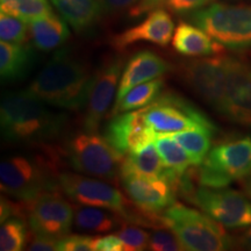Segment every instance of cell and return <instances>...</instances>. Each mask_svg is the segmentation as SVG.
<instances>
[{"label":"cell","mask_w":251,"mask_h":251,"mask_svg":"<svg viewBox=\"0 0 251 251\" xmlns=\"http://www.w3.org/2000/svg\"><path fill=\"white\" fill-rule=\"evenodd\" d=\"M65 118L27 90L6 93L0 106L2 136L18 143H42L56 139Z\"/></svg>","instance_id":"6da1fadb"},{"label":"cell","mask_w":251,"mask_h":251,"mask_svg":"<svg viewBox=\"0 0 251 251\" xmlns=\"http://www.w3.org/2000/svg\"><path fill=\"white\" fill-rule=\"evenodd\" d=\"M94 72L62 51L56 54L27 87L28 92L58 108L79 111L86 106Z\"/></svg>","instance_id":"7a4b0ae2"},{"label":"cell","mask_w":251,"mask_h":251,"mask_svg":"<svg viewBox=\"0 0 251 251\" xmlns=\"http://www.w3.org/2000/svg\"><path fill=\"white\" fill-rule=\"evenodd\" d=\"M163 225L179 238L185 250L222 251L231 249L234 240L225 227L206 213L175 202L163 212Z\"/></svg>","instance_id":"3957f363"},{"label":"cell","mask_w":251,"mask_h":251,"mask_svg":"<svg viewBox=\"0 0 251 251\" xmlns=\"http://www.w3.org/2000/svg\"><path fill=\"white\" fill-rule=\"evenodd\" d=\"M251 174V136L233 137L212 147L203 162L198 166L200 185L226 187L242 180Z\"/></svg>","instance_id":"277c9868"},{"label":"cell","mask_w":251,"mask_h":251,"mask_svg":"<svg viewBox=\"0 0 251 251\" xmlns=\"http://www.w3.org/2000/svg\"><path fill=\"white\" fill-rule=\"evenodd\" d=\"M188 19L225 48L251 47V6L211 4L192 12Z\"/></svg>","instance_id":"5b68a950"},{"label":"cell","mask_w":251,"mask_h":251,"mask_svg":"<svg viewBox=\"0 0 251 251\" xmlns=\"http://www.w3.org/2000/svg\"><path fill=\"white\" fill-rule=\"evenodd\" d=\"M65 155L74 170L103 180L118 179L125 158L105 137L85 129L70 137Z\"/></svg>","instance_id":"8992f818"},{"label":"cell","mask_w":251,"mask_h":251,"mask_svg":"<svg viewBox=\"0 0 251 251\" xmlns=\"http://www.w3.org/2000/svg\"><path fill=\"white\" fill-rule=\"evenodd\" d=\"M185 198L225 228L241 229L251 226V199L246 193L200 185L193 187Z\"/></svg>","instance_id":"52a82bcc"},{"label":"cell","mask_w":251,"mask_h":251,"mask_svg":"<svg viewBox=\"0 0 251 251\" xmlns=\"http://www.w3.org/2000/svg\"><path fill=\"white\" fill-rule=\"evenodd\" d=\"M146 119L157 135L175 134L201 127L216 130L215 125L205 113L172 93L159 96L146 106Z\"/></svg>","instance_id":"ba28073f"},{"label":"cell","mask_w":251,"mask_h":251,"mask_svg":"<svg viewBox=\"0 0 251 251\" xmlns=\"http://www.w3.org/2000/svg\"><path fill=\"white\" fill-rule=\"evenodd\" d=\"M230 59L224 54L206 56L191 59L181 68L185 83L218 113L224 101Z\"/></svg>","instance_id":"9c48e42d"},{"label":"cell","mask_w":251,"mask_h":251,"mask_svg":"<svg viewBox=\"0 0 251 251\" xmlns=\"http://www.w3.org/2000/svg\"><path fill=\"white\" fill-rule=\"evenodd\" d=\"M0 187L4 193L21 202H31L47 191H52L55 183L40 163L25 156H12L0 164Z\"/></svg>","instance_id":"30bf717a"},{"label":"cell","mask_w":251,"mask_h":251,"mask_svg":"<svg viewBox=\"0 0 251 251\" xmlns=\"http://www.w3.org/2000/svg\"><path fill=\"white\" fill-rule=\"evenodd\" d=\"M57 183L62 192L78 205L109 209L125 220L131 218L127 198L105 181L72 172H62L58 175Z\"/></svg>","instance_id":"8fae6325"},{"label":"cell","mask_w":251,"mask_h":251,"mask_svg":"<svg viewBox=\"0 0 251 251\" xmlns=\"http://www.w3.org/2000/svg\"><path fill=\"white\" fill-rule=\"evenodd\" d=\"M30 231L59 241L69 235L75 218V208L57 192L47 191L28 203Z\"/></svg>","instance_id":"7c38bea8"},{"label":"cell","mask_w":251,"mask_h":251,"mask_svg":"<svg viewBox=\"0 0 251 251\" xmlns=\"http://www.w3.org/2000/svg\"><path fill=\"white\" fill-rule=\"evenodd\" d=\"M124 68V61L121 58H114L103 63L94 72L89 100L85 106L83 125L85 130L98 131L100 124L111 108L113 100L117 98V89Z\"/></svg>","instance_id":"4fadbf2b"},{"label":"cell","mask_w":251,"mask_h":251,"mask_svg":"<svg viewBox=\"0 0 251 251\" xmlns=\"http://www.w3.org/2000/svg\"><path fill=\"white\" fill-rule=\"evenodd\" d=\"M220 114L242 127L251 128V63L231 57Z\"/></svg>","instance_id":"5bb4252c"},{"label":"cell","mask_w":251,"mask_h":251,"mask_svg":"<svg viewBox=\"0 0 251 251\" xmlns=\"http://www.w3.org/2000/svg\"><path fill=\"white\" fill-rule=\"evenodd\" d=\"M156 136L146 119V107L112 117L103 134L113 148L125 156L152 143Z\"/></svg>","instance_id":"9a60e30c"},{"label":"cell","mask_w":251,"mask_h":251,"mask_svg":"<svg viewBox=\"0 0 251 251\" xmlns=\"http://www.w3.org/2000/svg\"><path fill=\"white\" fill-rule=\"evenodd\" d=\"M120 179L128 199L141 211L158 213L176 202L177 188L166 177L125 175Z\"/></svg>","instance_id":"2e32d148"},{"label":"cell","mask_w":251,"mask_h":251,"mask_svg":"<svg viewBox=\"0 0 251 251\" xmlns=\"http://www.w3.org/2000/svg\"><path fill=\"white\" fill-rule=\"evenodd\" d=\"M174 33L175 24L171 15L165 9L157 8L149 12L141 24L113 36L111 45L119 51L139 42H150L165 47L171 42Z\"/></svg>","instance_id":"e0dca14e"},{"label":"cell","mask_w":251,"mask_h":251,"mask_svg":"<svg viewBox=\"0 0 251 251\" xmlns=\"http://www.w3.org/2000/svg\"><path fill=\"white\" fill-rule=\"evenodd\" d=\"M171 70L170 63L149 50L133 55L122 71L115 102L119 101L133 87L162 77Z\"/></svg>","instance_id":"ac0fdd59"},{"label":"cell","mask_w":251,"mask_h":251,"mask_svg":"<svg viewBox=\"0 0 251 251\" xmlns=\"http://www.w3.org/2000/svg\"><path fill=\"white\" fill-rule=\"evenodd\" d=\"M172 47L187 57H206L224 54L225 47L197 25L180 21L176 27Z\"/></svg>","instance_id":"d6986e66"},{"label":"cell","mask_w":251,"mask_h":251,"mask_svg":"<svg viewBox=\"0 0 251 251\" xmlns=\"http://www.w3.org/2000/svg\"><path fill=\"white\" fill-rule=\"evenodd\" d=\"M29 34L36 49L41 51H51L69 39L70 29L64 18L50 13L30 21Z\"/></svg>","instance_id":"ffe728a7"},{"label":"cell","mask_w":251,"mask_h":251,"mask_svg":"<svg viewBox=\"0 0 251 251\" xmlns=\"http://www.w3.org/2000/svg\"><path fill=\"white\" fill-rule=\"evenodd\" d=\"M75 228L84 233H108L124 226V218L118 213L93 206H75Z\"/></svg>","instance_id":"44dd1931"},{"label":"cell","mask_w":251,"mask_h":251,"mask_svg":"<svg viewBox=\"0 0 251 251\" xmlns=\"http://www.w3.org/2000/svg\"><path fill=\"white\" fill-rule=\"evenodd\" d=\"M33 63L30 48L18 43H0V76L1 80L17 81L26 77Z\"/></svg>","instance_id":"7402d4cb"},{"label":"cell","mask_w":251,"mask_h":251,"mask_svg":"<svg viewBox=\"0 0 251 251\" xmlns=\"http://www.w3.org/2000/svg\"><path fill=\"white\" fill-rule=\"evenodd\" d=\"M156 147L166 169V178L170 179L177 188L180 178L187 174L191 166L194 165L192 159L186 150L174 136H170V134L158 137Z\"/></svg>","instance_id":"603a6c76"},{"label":"cell","mask_w":251,"mask_h":251,"mask_svg":"<svg viewBox=\"0 0 251 251\" xmlns=\"http://www.w3.org/2000/svg\"><path fill=\"white\" fill-rule=\"evenodd\" d=\"M125 175L166 177V169L156 144L150 143L137 151L127 153L120 168V177Z\"/></svg>","instance_id":"cb8c5ba5"},{"label":"cell","mask_w":251,"mask_h":251,"mask_svg":"<svg viewBox=\"0 0 251 251\" xmlns=\"http://www.w3.org/2000/svg\"><path fill=\"white\" fill-rule=\"evenodd\" d=\"M51 2L67 23L78 31L92 27L102 12L98 0H51Z\"/></svg>","instance_id":"d4e9b609"},{"label":"cell","mask_w":251,"mask_h":251,"mask_svg":"<svg viewBox=\"0 0 251 251\" xmlns=\"http://www.w3.org/2000/svg\"><path fill=\"white\" fill-rule=\"evenodd\" d=\"M163 86H164L163 80L156 78V79L146 81L130 89L119 101L114 103L111 118L119 113L134 111V109H140L150 105L153 100L161 96Z\"/></svg>","instance_id":"484cf974"},{"label":"cell","mask_w":251,"mask_h":251,"mask_svg":"<svg viewBox=\"0 0 251 251\" xmlns=\"http://www.w3.org/2000/svg\"><path fill=\"white\" fill-rule=\"evenodd\" d=\"M215 131V129H211V128L201 127L191 130L178 131L171 135L186 150L193 164L199 166L212 148V139Z\"/></svg>","instance_id":"4316f807"},{"label":"cell","mask_w":251,"mask_h":251,"mask_svg":"<svg viewBox=\"0 0 251 251\" xmlns=\"http://www.w3.org/2000/svg\"><path fill=\"white\" fill-rule=\"evenodd\" d=\"M0 9L4 13L23 19L28 24L52 13L48 0H0Z\"/></svg>","instance_id":"83f0119b"},{"label":"cell","mask_w":251,"mask_h":251,"mask_svg":"<svg viewBox=\"0 0 251 251\" xmlns=\"http://www.w3.org/2000/svg\"><path fill=\"white\" fill-rule=\"evenodd\" d=\"M28 233L24 219L12 216L1 224L0 228V250L20 251L26 249Z\"/></svg>","instance_id":"f1b7e54d"},{"label":"cell","mask_w":251,"mask_h":251,"mask_svg":"<svg viewBox=\"0 0 251 251\" xmlns=\"http://www.w3.org/2000/svg\"><path fill=\"white\" fill-rule=\"evenodd\" d=\"M29 34V24L14 15L0 14V39L9 43L24 45Z\"/></svg>","instance_id":"f546056e"},{"label":"cell","mask_w":251,"mask_h":251,"mask_svg":"<svg viewBox=\"0 0 251 251\" xmlns=\"http://www.w3.org/2000/svg\"><path fill=\"white\" fill-rule=\"evenodd\" d=\"M118 236L124 242L125 251H142L148 249L150 234L136 226H122Z\"/></svg>","instance_id":"4dcf8cb0"},{"label":"cell","mask_w":251,"mask_h":251,"mask_svg":"<svg viewBox=\"0 0 251 251\" xmlns=\"http://www.w3.org/2000/svg\"><path fill=\"white\" fill-rule=\"evenodd\" d=\"M148 249L152 251H180L185 250L176 235L172 231L156 230L150 234Z\"/></svg>","instance_id":"1f68e13d"},{"label":"cell","mask_w":251,"mask_h":251,"mask_svg":"<svg viewBox=\"0 0 251 251\" xmlns=\"http://www.w3.org/2000/svg\"><path fill=\"white\" fill-rule=\"evenodd\" d=\"M94 238L96 236L90 235H67L61 238L57 243L59 251H93Z\"/></svg>","instance_id":"d6a6232c"},{"label":"cell","mask_w":251,"mask_h":251,"mask_svg":"<svg viewBox=\"0 0 251 251\" xmlns=\"http://www.w3.org/2000/svg\"><path fill=\"white\" fill-rule=\"evenodd\" d=\"M214 0H165V7L177 14L192 13L197 9L211 5Z\"/></svg>","instance_id":"836d02e7"},{"label":"cell","mask_w":251,"mask_h":251,"mask_svg":"<svg viewBox=\"0 0 251 251\" xmlns=\"http://www.w3.org/2000/svg\"><path fill=\"white\" fill-rule=\"evenodd\" d=\"M57 243L58 241L41 236V235L30 231V234H28L26 249L33 251H54L57 250Z\"/></svg>","instance_id":"e575fe53"},{"label":"cell","mask_w":251,"mask_h":251,"mask_svg":"<svg viewBox=\"0 0 251 251\" xmlns=\"http://www.w3.org/2000/svg\"><path fill=\"white\" fill-rule=\"evenodd\" d=\"M94 250L98 251H125L124 242L118 235H103L94 238Z\"/></svg>","instance_id":"d590c367"},{"label":"cell","mask_w":251,"mask_h":251,"mask_svg":"<svg viewBox=\"0 0 251 251\" xmlns=\"http://www.w3.org/2000/svg\"><path fill=\"white\" fill-rule=\"evenodd\" d=\"M165 5V0H139L129 9V17L136 18Z\"/></svg>","instance_id":"8d00e7d4"},{"label":"cell","mask_w":251,"mask_h":251,"mask_svg":"<svg viewBox=\"0 0 251 251\" xmlns=\"http://www.w3.org/2000/svg\"><path fill=\"white\" fill-rule=\"evenodd\" d=\"M139 0H101V11L105 13H119L127 8H131Z\"/></svg>","instance_id":"74e56055"},{"label":"cell","mask_w":251,"mask_h":251,"mask_svg":"<svg viewBox=\"0 0 251 251\" xmlns=\"http://www.w3.org/2000/svg\"><path fill=\"white\" fill-rule=\"evenodd\" d=\"M237 243L238 246L244 248V249L251 250V228L247 229V230L238 237Z\"/></svg>","instance_id":"f35d334b"},{"label":"cell","mask_w":251,"mask_h":251,"mask_svg":"<svg viewBox=\"0 0 251 251\" xmlns=\"http://www.w3.org/2000/svg\"><path fill=\"white\" fill-rule=\"evenodd\" d=\"M242 187L244 193L251 199V174L249 176H247L244 179H242Z\"/></svg>","instance_id":"ab89813d"}]
</instances>
